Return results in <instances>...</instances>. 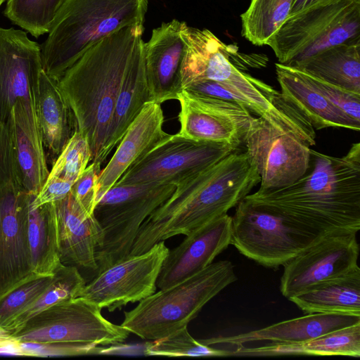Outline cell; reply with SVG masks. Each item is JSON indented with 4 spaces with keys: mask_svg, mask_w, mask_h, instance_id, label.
I'll list each match as a JSON object with an SVG mask.
<instances>
[{
    "mask_svg": "<svg viewBox=\"0 0 360 360\" xmlns=\"http://www.w3.org/2000/svg\"><path fill=\"white\" fill-rule=\"evenodd\" d=\"M320 233L360 229V143L346 155L330 156L310 148L309 167L294 183L259 188L244 198Z\"/></svg>",
    "mask_w": 360,
    "mask_h": 360,
    "instance_id": "cell-1",
    "label": "cell"
},
{
    "mask_svg": "<svg viewBox=\"0 0 360 360\" xmlns=\"http://www.w3.org/2000/svg\"><path fill=\"white\" fill-rule=\"evenodd\" d=\"M143 25L122 27L90 47L58 80L79 131L87 136L91 162L100 167L109 155L108 143L115 106L125 74L143 47Z\"/></svg>",
    "mask_w": 360,
    "mask_h": 360,
    "instance_id": "cell-2",
    "label": "cell"
},
{
    "mask_svg": "<svg viewBox=\"0 0 360 360\" xmlns=\"http://www.w3.org/2000/svg\"><path fill=\"white\" fill-rule=\"evenodd\" d=\"M260 182L244 153L233 152L177 184L172 195L141 224L129 256L160 241L188 235L222 217Z\"/></svg>",
    "mask_w": 360,
    "mask_h": 360,
    "instance_id": "cell-3",
    "label": "cell"
},
{
    "mask_svg": "<svg viewBox=\"0 0 360 360\" xmlns=\"http://www.w3.org/2000/svg\"><path fill=\"white\" fill-rule=\"evenodd\" d=\"M246 56L212 32L201 36L188 51L185 73L193 83L183 90L236 102L309 146H314L315 129L307 117L281 92L240 70Z\"/></svg>",
    "mask_w": 360,
    "mask_h": 360,
    "instance_id": "cell-4",
    "label": "cell"
},
{
    "mask_svg": "<svg viewBox=\"0 0 360 360\" xmlns=\"http://www.w3.org/2000/svg\"><path fill=\"white\" fill-rule=\"evenodd\" d=\"M148 0H65L41 46L43 70L56 80L90 47L118 30L143 25Z\"/></svg>",
    "mask_w": 360,
    "mask_h": 360,
    "instance_id": "cell-5",
    "label": "cell"
},
{
    "mask_svg": "<svg viewBox=\"0 0 360 360\" xmlns=\"http://www.w3.org/2000/svg\"><path fill=\"white\" fill-rule=\"evenodd\" d=\"M237 279L230 261L212 262L197 274L141 300L133 309L125 311L121 326L142 339L164 338L187 326L210 300Z\"/></svg>",
    "mask_w": 360,
    "mask_h": 360,
    "instance_id": "cell-6",
    "label": "cell"
},
{
    "mask_svg": "<svg viewBox=\"0 0 360 360\" xmlns=\"http://www.w3.org/2000/svg\"><path fill=\"white\" fill-rule=\"evenodd\" d=\"M360 39V0H323L289 15L267 44L294 66L329 46Z\"/></svg>",
    "mask_w": 360,
    "mask_h": 360,
    "instance_id": "cell-7",
    "label": "cell"
},
{
    "mask_svg": "<svg viewBox=\"0 0 360 360\" xmlns=\"http://www.w3.org/2000/svg\"><path fill=\"white\" fill-rule=\"evenodd\" d=\"M175 188L166 183L115 185L102 196L94 210L101 229L96 274L129 256L143 222Z\"/></svg>",
    "mask_w": 360,
    "mask_h": 360,
    "instance_id": "cell-8",
    "label": "cell"
},
{
    "mask_svg": "<svg viewBox=\"0 0 360 360\" xmlns=\"http://www.w3.org/2000/svg\"><path fill=\"white\" fill-rule=\"evenodd\" d=\"M231 218V245L269 268L283 266L323 233L245 199Z\"/></svg>",
    "mask_w": 360,
    "mask_h": 360,
    "instance_id": "cell-9",
    "label": "cell"
},
{
    "mask_svg": "<svg viewBox=\"0 0 360 360\" xmlns=\"http://www.w3.org/2000/svg\"><path fill=\"white\" fill-rule=\"evenodd\" d=\"M18 342H64L97 346L124 342L129 332L105 319L101 308L80 297L60 302L12 331Z\"/></svg>",
    "mask_w": 360,
    "mask_h": 360,
    "instance_id": "cell-10",
    "label": "cell"
},
{
    "mask_svg": "<svg viewBox=\"0 0 360 360\" xmlns=\"http://www.w3.org/2000/svg\"><path fill=\"white\" fill-rule=\"evenodd\" d=\"M238 150L224 143L171 135L129 168L115 185L166 183L176 186Z\"/></svg>",
    "mask_w": 360,
    "mask_h": 360,
    "instance_id": "cell-11",
    "label": "cell"
},
{
    "mask_svg": "<svg viewBox=\"0 0 360 360\" xmlns=\"http://www.w3.org/2000/svg\"><path fill=\"white\" fill-rule=\"evenodd\" d=\"M357 231L336 229L323 233L283 266L280 290L289 300L324 281L358 266Z\"/></svg>",
    "mask_w": 360,
    "mask_h": 360,
    "instance_id": "cell-12",
    "label": "cell"
},
{
    "mask_svg": "<svg viewBox=\"0 0 360 360\" xmlns=\"http://www.w3.org/2000/svg\"><path fill=\"white\" fill-rule=\"evenodd\" d=\"M169 248L160 241L148 251L115 263L86 284L80 297L112 312L156 292L157 281Z\"/></svg>",
    "mask_w": 360,
    "mask_h": 360,
    "instance_id": "cell-13",
    "label": "cell"
},
{
    "mask_svg": "<svg viewBox=\"0 0 360 360\" xmlns=\"http://www.w3.org/2000/svg\"><path fill=\"white\" fill-rule=\"evenodd\" d=\"M243 144L250 165L260 177V188L290 185L309 167V146L260 117L252 118Z\"/></svg>",
    "mask_w": 360,
    "mask_h": 360,
    "instance_id": "cell-14",
    "label": "cell"
},
{
    "mask_svg": "<svg viewBox=\"0 0 360 360\" xmlns=\"http://www.w3.org/2000/svg\"><path fill=\"white\" fill-rule=\"evenodd\" d=\"M41 46L20 29L0 27V120L18 102L39 105Z\"/></svg>",
    "mask_w": 360,
    "mask_h": 360,
    "instance_id": "cell-15",
    "label": "cell"
},
{
    "mask_svg": "<svg viewBox=\"0 0 360 360\" xmlns=\"http://www.w3.org/2000/svg\"><path fill=\"white\" fill-rule=\"evenodd\" d=\"M179 135L195 141H211L239 149L253 117L245 106L221 98L182 90Z\"/></svg>",
    "mask_w": 360,
    "mask_h": 360,
    "instance_id": "cell-16",
    "label": "cell"
},
{
    "mask_svg": "<svg viewBox=\"0 0 360 360\" xmlns=\"http://www.w3.org/2000/svg\"><path fill=\"white\" fill-rule=\"evenodd\" d=\"M32 194L14 184L0 193V297L36 274L27 226Z\"/></svg>",
    "mask_w": 360,
    "mask_h": 360,
    "instance_id": "cell-17",
    "label": "cell"
},
{
    "mask_svg": "<svg viewBox=\"0 0 360 360\" xmlns=\"http://www.w3.org/2000/svg\"><path fill=\"white\" fill-rule=\"evenodd\" d=\"M231 216L226 214L186 235L177 247L169 250L157 287L169 288L212 264L231 245Z\"/></svg>",
    "mask_w": 360,
    "mask_h": 360,
    "instance_id": "cell-18",
    "label": "cell"
},
{
    "mask_svg": "<svg viewBox=\"0 0 360 360\" xmlns=\"http://www.w3.org/2000/svg\"><path fill=\"white\" fill-rule=\"evenodd\" d=\"M185 22L174 19L153 29L144 42L146 74L152 101L161 104L176 100L182 91L181 65L186 43L182 35Z\"/></svg>",
    "mask_w": 360,
    "mask_h": 360,
    "instance_id": "cell-19",
    "label": "cell"
},
{
    "mask_svg": "<svg viewBox=\"0 0 360 360\" xmlns=\"http://www.w3.org/2000/svg\"><path fill=\"white\" fill-rule=\"evenodd\" d=\"M6 124L12 141L18 186L37 195L49 174L38 107L18 102Z\"/></svg>",
    "mask_w": 360,
    "mask_h": 360,
    "instance_id": "cell-20",
    "label": "cell"
},
{
    "mask_svg": "<svg viewBox=\"0 0 360 360\" xmlns=\"http://www.w3.org/2000/svg\"><path fill=\"white\" fill-rule=\"evenodd\" d=\"M164 119L160 104L150 101L144 105L98 174V202L129 168L171 136L163 130Z\"/></svg>",
    "mask_w": 360,
    "mask_h": 360,
    "instance_id": "cell-21",
    "label": "cell"
},
{
    "mask_svg": "<svg viewBox=\"0 0 360 360\" xmlns=\"http://www.w3.org/2000/svg\"><path fill=\"white\" fill-rule=\"evenodd\" d=\"M61 263L97 271L96 251L101 229L94 214H87L70 193L54 202Z\"/></svg>",
    "mask_w": 360,
    "mask_h": 360,
    "instance_id": "cell-22",
    "label": "cell"
},
{
    "mask_svg": "<svg viewBox=\"0 0 360 360\" xmlns=\"http://www.w3.org/2000/svg\"><path fill=\"white\" fill-rule=\"evenodd\" d=\"M360 323V315L342 313H313L232 336L200 340L202 343L236 346L257 341L274 344L305 342L332 330Z\"/></svg>",
    "mask_w": 360,
    "mask_h": 360,
    "instance_id": "cell-23",
    "label": "cell"
},
{
    "mask_svg": "<svg viewBox=\"0 0 360 360\" xmlns=\"http://www.w3.org/2000/svg\"><path fill=\"white\" fill-rule=\"evenodd\" d=\"M278 82L284 97L309 120L314 129L344 128L359 131L360 122L330 102L293 66L275 63Z\"/></svg>",
    "mask_w": 360,
    "mask_h": 360,
    "instance_id": "cell-24",
    "label": "cell"
},
{
    "mask_svg": "<svg viewBox=\"0 0 360 360\" xmlns=\"http://www.w3.org/2000/svg\"><path fill=\"white\" fill-rule=\"evenodd\" d=\"M38 117L47 162L52 165L78 127L58 81L44 70L39 79Z\"/></svg>",
    "mask_w": 360,
    "mask_h": 360,
    "instance_id": "cell-25",
    "label": "cell"
},
{
    "mask_svg": "<svg viewBox=\"0 0 360 360\" xmlns=\"http://www.w3.org/2000/svg\"><path fill=\"white\" fill-rule=\"evenodd\" d=\"M289 300L305 314L360 315V268L319 283Z\"/></svg>",
    "mask_w": 360,
    "mask_h": 360,
    "instance_id": "cell-26",
    "label": "cell"
},
{
    "mask_svg": "<svg viewBox=\"0 0 360 360\" xmlns=\"http://www.w3.org/2000/svg\"><path fill=\"white\" fill-rule=\"evenodd\" d=\"M233 354L251 356H360V323L340 328L311 340L292 344H274L257 347L237 346Z\"/></svg>",
    "mask_w": 360,
    "mask_h": 360,
    "instance_id": "cell-27",
    "label": "cell"
},
{
    "mask_svg": "<svg viewBox=\"0 0 360 360\" xmlns=\"http://www.w3.org/2000/svg\"><path fill=\"white\" fill-rule=\"evenodd\" d=\"M293 67L360 94V39L326 48Z\"/></svg>",
    "mask_w": 360,
    "mask_h": 360,
    "instance_id": "cell-28",
    "label": "cell"
},
{
    "mask_svg": "<svg viewBox=\"0 0 360 360\" xmlns=\"http://www.w3.org/2000/svg\"><path fill=\"white\" fill-rule=\"evenodd\" d=\"M150 101L152 98L146 78L143 47L134 56L117 98L108 143L109 153L120 142L144 105Z\"/></svg>",
    "mask_w": 360,
    "mask_h": 360,
    "instance_id": "cell-29",
    "label": "cell"
},
{
    "mask_svg": "<svg viewBox=\"0 0 360 360\" xmlns=\"http://www.w3.org/2000/svg\"><path fill=\"white\" fill-rule=\"evenodd\" d=\"M27 236L33 272L38 275H53L61 264L54 202L37 207L32 206L30 202Z\"/></svg>",
    "mask_w": 360,
    "mask_h": 360,
    "instance_id": "cell-30",
    "label": "cell"
},
{
    "mask_svg": "<svg viewBox=\"0 0 360 360\" xmlns=\"http://www.w3.org/2000/svg\"><path fill=\"white\" fill-rule=\"evenodd\" d=\"M293 0H250L241 14L242 35L256 46L266 45L289 15Z\"/></svg>",
    "mask_w": 360,
    "mask_h": 360,
    "instance_id": "cell-31",
    "label": "cell"
},
{
    "mask_svg": "<svg viewBox=\"0 0 360 360\" xmlns=\"http://www.w3.org/2000/svg\"><path fill=\"white\" fill-rule=\"evenodd\" d=\"M85 285L86 282L77 267L61 263L55 270L46 290L34 303L20 312L6 330L11 333L39 312L60 302L79 297Z\"/></svg>",
    "mask_w": 360,
    "mask_h": 360,
    "instance_id": "cell-32",
    "label": "cell"
},
{
    "mask_svg": "<svg viewBox=\"0 0 360 360\" xmlns=\"http://www.w3.org/2000/svg\"><path fill=\"white\" fill-rule=\"evenodd\" d=\"M65 0H6L5 15L14 25L38 38L48 34Z\"/></svg>",
    "mask_w": 360,
    "mask_h": 360,
    "instance_id": "cell-33",
    "label": "cell"
},
{
    "mask_svg": "<svg viewBox=\"0 0 360 360\" xmlns=\"http://www.w3.org/2000/svg\"><path fill=\"white\" fill-rule=\"evenodd\" d=\"M143 352L147 356H226L233 354L195 340L187 326L164 338L146 342Z\"/></svg>",
    "mask_w": 360,
    "mask_h": 360,
    "instance_id": "cell-34",
    "label": "cell"
},
{
    "mask_svg": "<svg viewBox=\"0 0 360 360\" xmlns=\"http://www.w3.org/2000/svg\"><path fill=\"white\" fill-rule=\"evenodd\" d=\"M53 275L34 274L1 297L0 326L6 330L11 322L46 290L53 279Z\"/></svg>",
    "mask_w": 360,
    "mask_h": 360,
    "instance_id": "cell-35",
    "label": "cell"
},
{
    "mask_svg": "<svg viewBox=\"0 0 360 360\" xmlns=\"http://www.w3.org/2000/svg\"><path fill=\"white\" fill-rule=\"evenodd\" d=\"M91 158V151L87 136L77 130L52 165L49 176L74 184L85 170Z\"/></svg>",
    "mask_w": 360,
    "mask_h": 360,
    "instance_id": "cell-36",
    "label": "cell"
},
{
    "mask_svg": "<svg viewBox=\"0 0 360 360\" xmlns=\"http://www.w3.org/2000/svg\"><path fill=\"white\" fill-rule=\"evenodd\" d=\"M298 69L303 78L321 94L347 115L360 122V94L347 90Z\"/></svg>",
    "mask_w": 360,
    "mask_h": 360,
    "instance_id": "cell-37",
    "label": "cell"
},
{
    "mask_svg": "<svg viewBox=\"0 0 360 360\" xmlns=\"http://www.w3.org/2000/svg\"><path fill=\"white\" fill-rule=\"evenodd\" d=\"M23 356H74L101 352L97 345L79 343H37L32 342H18Z\"/></svg>",
    "mask_w": 360,
    "mask_h": 360,
    "instance_id": "cell-38",
    "label": "cell"
},
{
    "mask_svg": "<svg viewBox=\"0 0 360 360\" xmlns=\"http://www.w3.org/2000/svg\"><path fill=\"white\" fill-rule=\"evenodd\" d=\"M101 167L91 162L72 186L70 193L79 206L93 215L98 203V176Z\"/></svg>",
    "mask_w": 360,
    "mask_h": 360,
    "instance_id": "cell-39",
    "label": "cell"
},
{
    "mask_svg": "<svg viewBox=\"0 0 360 360\" xmlns=\"http://www.w3.org/2000/svg\"><path fill=\"white\" fill-rule=\"evenodd\" d=\"M11 184L18 186L12 141L6 124L0 120V193Z\"/></svg>",
    "mask_w": 360,
    "mask_h": 360,
    "instance_id": "cell-40",
    "label": "cell"
},
{
    "mask_svg": "<svg viewBox=\"0 0 360 360\" xmlns=\"http://www.w3.org/2000/svg\"><path fill=\"white\" fill-rule=\"evenodd\" d=\"M72 185V182L67 180L48 176L38 193L33 196L31 205L37 207L62 200L70 193Z\"/></svg>",
    "mask_w": 360,
    "mask_h": 360,
    "instance_id": "cell-41",
    "label": "cell"
},
{
    "mask_svg": "<svg viewBox=\"0 0 360 360\" xmlns=\"http://www.w3.org/2000/svg\"><path fill=\"white\" fill-rule=\"evenodd\" d=\"M323 0H293L289 15L295 14Z\"/></svg>",
    "mask_w": 360,
    "mask_h": 360,
    "instance_id": "cell-42",
    "label": "cell"
},
{
    "mask_svg": "<svg viewBox=\"0 0 360 360\" xmlns=\"http://www.w3.org/2000/svg\"><path fill=\"white\" fill-rule=\"evenodd\" d=\"M11 340H13L11 333L0 326V345Z\"/></svg>",
    "mask_w": 360,
    "mask_h": 360,
    "instance_id": "cell-43",
    "label": "cell"
},
{
    "mask_svg": "<svg viewBox=\"0 0 360 360\" xmlns=\"http://www.w3.org/2000/svg\"><path fill=\"white\" fill-rule=\"evenodd\" d=\"M6 0H0V7Z\"/></svg>",
    "mask_w": 360,
    "mask_h": 360,
    "instance_id": "cell-44",
    "label": "cell"
}]
</instances>
